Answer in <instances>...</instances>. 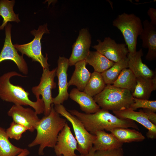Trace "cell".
I'll return each mask as SVG.
<instances>
[{"label": "cell", "instance_id": "f546056e", "mask_svg": "<svg viewBox=\"0 0 156 156\" xmlns=\"http://www.w3.org/2000/svg\"><path fill=\"white\" fill-rule=\"evenodd\" d=\"M134 98V97H133ZM134 103L130 108L134 111L138 108L150 109L154 112L156 111V101L140 99L134 98Z\"/></svg>", "mask_w": 156, "mask_h": 156}, {"label": "cell", "instance_id": "9c48e42d", "mask_svg": "<svg viewBox=\"0 0 156 156\" xmlns=\"http://www.w3.org/2000/svg\"><path fill=\"white\" fill-rule=\"evenodd\" d=\"M12 25L9 23L5 27V38L0 53V63L5 60H11L16 64L19 71L25 75L28 73L27 63L23 55H20L12 44L11 40Z\"/></svg>", "mask_w": 156, "mask_h": 156}, {"label": "cell", "instance_id": "83f0119b", "mask_svg": "<svg viewBox=\"0 0 156 156\" xmlns=\"http://www.w3.org/2000/svg\"><path fill=\"white\" fill-rule=\"evenodd\" d=\"M23 149L12 144L9 140L6 130L0 127V156H16Z\"/></svg>", "mask_w": 156, "mask_h": 156}, {"label": "cell", "instance_id": "8fae6325", "mask_svg": "<svg viewBox=\"0 0 156 156\" xmlns=\"http://www.w3.org/2000/svg\"><path fill=\"white\" fill-rule=\"evenodd\" d=\"M7 114L13 121L25 127L31 132H34L40 119L34 110L22 105H14Z\"/></svg>", "mask_w": 156, "mask_h": 156}, {"label": "cell", "instance_id": "4fadbf2b", "mask_svg": "<svg viewBox=\"0 0 156 156\" xmlns=\"http://www.w3.org/2000/svg\"><path fill=\"white\" fill-rule=\"evenodd\" d=\"M77 141L66 122L58 135L53 148L54 152L57 155L77 156L75 153L77 150Z\"/></svg>", "mask_w": 156, "mask_h": 156}, {"label": "cell", "instance_id": "8992f818", "mask_svg": "<svg viewBox=\"0 0 156 156\" xmlns=\"http://www.w3.org/2000/svg\"><path fill=\"white\" fill-rule=\"evenodd\" d=\"M54 107L57 112L71 123L77 142V150L81 155L87 154L92 147L96 135L88 132L81 122L66 110L62 104L55 105Z\"/></svg>", "mask_w": 156, "mask_h": 156}, {"label": "cell", "instance_id": "7402d4cb", "mask_svg": "<svg viewBox=\"0 0 156 156\" xmlns=\"http://www.w3.org/2000/svg\"><path fill=\"white\" fill-rule=\"evenodd\" d=\"M85 60L87 64L93 68L94 71L101 73L109 68L115 63L96 51H90Z\"/></svg>", "mask_w": 156, "mask_h": 156}, {"label": "cell", "instance_id": "3957f363", "mask_svg": "<svg viewBox=\"0 0 156 156\" xmlns=\"http://www.w3.org/2000/svg\"><path fill=\"white\" fill-rule=\"evenodd\" d=\"M26 77L15 71L4 74L0 77V98L3 100L12 103L14 105L29 106L33 108L38 114L44 113V105L42 99H36L34 102L29 98V93L22 87L12 83L10 80L12 77Z\"/></svg>", "mask_w": 156, "mask_h": 156}, {"label": "cell", "instance_id": "4316f807", "mask_svg": "<svg viewBox=\"0 0 156 156\" xmlns=\"http://www.w3.org/2000/svg\"><path fill=\"white\" fill-rule=\"evenodd\" d=\"M106 85L101 73L94 71L91 73L83 91L93 97L101 92Z\"/></svg>", "mask_w": 156, "mask_h": 156}, {"label": "cell", "instance_id": "836d02e7", "mask_svg": "<svg viewBox=\"0 0 156 156\" xmlns=\"http://www.w3.org/2000/svg\"><path fill=\"white\" fill-rule=\"evenodd\" d=\"M29 151L27 148H24L23 151L16 156H27L30 154Z\"/></svg>", "mask_w": 156, "mask_h": 156}, {"label": "cell", "instance_id": "5bb4252c", "mask_svg": "<svg viewBox=\"0 0 156 156\" xmlns=\"http://www.w3.org/2000/svg\"><path fill=\"white\" fill-rule=\"evenodd\" d=\"M69 66L68 59L60 56L57 60L56 73L58 79V94L53 98V103L54 105L62 104L69 97L67 74Z\"/></svg>", "mask_w": 156, "mask_h": 156}, {"label": "cell", "instance_id": "7c38bea8", "mask_svg": "<svg viewBox=\"0 0 156 156\" xmlns=\"http://www.w3.org/2000/svg\"><path fill=\"white\" fill-rule=\"evenodd\" d=\"M91 43V36L88 29H81L68 59L69 66L74 65L77 62L85 60L90 51Z\"/></svg>", "mask_w": 156, "mask_h": 156}, {"label": "cell", "instance_id": "d6986e66", "mask_svg": "<svg viewBox=\"0 0 156 156\" xmlns=\"http://www.w3.org/2000/svg\"><path fill=\"white\" fill-rule=\"evenodd\" d=\"M69 97L79 105L80 109L85 113L93 114L100 109V107L93 97L77 88H74L71 90Z\"/></svg>", "mask_w": 156, "mask_h": 156}, {"label": "cell", "instance_id": "7a4b0ae2", "mask_svg": "<svg viewBox=\"0 0 156 156\" xmlns=\"http://www.w3.org/2000/svg\"><path fill=\"white\" fill-rule=\"evenodd\" d=\"M51 105L49 115L43 117L38 123L35 130L37 134L34 140L28 145L29 148L39 145L38 154L44 155V150L47 147L53 148L58 135L66 122V119L61 118Z\"/></svg>", "mask_w": 156, "mask_h": 156}, {"label": "cell", "instance_id": "44dd1931", "mask_svg": "<svg viewBox=\"0 0 156 156\" xmlns=\"http://www.w3.org/2000/svg\"><path fill=\"white\" fill-rule=\"evenodd\" d=\"M156 90V76L152 78H136V84L132 93L134 98L148 100L151 92Z\"/></svg>", "mask_w": 156, "mask_h": 156}, {"label": "cell", "instance_id": "d6a6232c", "mask_svg": "<svg viewBox=\"0 0 156 156\" xmlns=\"http://www.w3.org/2000/svg\"><path fill=\"white\" fill-rule=\"evenodd\" d=\"M147 13L151 19L150 23L153 25L156 26V9L153 8H149Z\"/></svg>", "mask_w": 156, "mask_h": 156}, {"label": "cell", "instance_id": "1f68e13d", "mask_svg": "<svg viewBox=\"0 0 156 156\" xmlns=\"http://www.w3.org/2000/svg\"><path fill=\"white\" fill-rule=\"evenodd\" d=\"M142 110L147 116L149 120L156 125V114L155 112L148 109H143Z\"/></svg>", "mask_w": 156, "mask_h": 156}, {"label": "cell", "instance_id": "5b68a950", "mask_svg": "<svg viewBox=\"0 0 156 156\" xmlns=\"http://www.w3.org/2000/svg\"><path fill=\"white\" fill-rule=\"evenodd\" d=\"M112 25L121 31L124 37L129 51L127 55L134 54L137 51L138 37L143 29L140 18L134 14L124 12L118 16Z\"/></svg>", "mask_w": 156, "mask_h": 156}, {"label": "cell", "instance_id": "30bf717a", "mask_svg": "<svg viewBox=\"0 0 156 156\" xmlns=\"http://www.w3.org/2000/svg\"><path fill=\"white\" fill-rule=\"evenodd\" d=\"M97 41L98 44L92 47L108 60L116 62L127 57L129 51L125 44L118 43L109 37L103 41L99 39Z\"/></svg>", "mask_w": 156, "mask_h": 156}, {"label": "cell", "instance_id": "e575fe53", "mask_svg": "<svg viewBox=\"0 0 156 156\" xmlns=\"http://www.w3.org/2000/svg\"><path fill=\"white\" fill-rule=\"evenodd\" d=\"M57 156H61L60 155H57Z\"/></svg>", "mask_w": 156, "mask_h": 156}, {"label": "cell", "instance_id": "4dcf8cb0", "mask_svg": "<svg viewBox=\"0 0 156 156\" xmlns=\"http://www.w3.org/2000/svg\"><path fill=\"white\" fill-rule=\"evenodd\" d=\"M77 156H125L122 148L107 151H94L91 148L89 153L85 155Z\"/></svg>", "mask_w": 156, "mask_h": 156}, {"label": "cell", "instance_id": "f1b7e54d", "mask_svg": "<svg viewBox=\"0 0 156 156\" xmlns=\"http://www.w3.org/2000/svg\"><path fill=\"white\" fill-rule=\"evenodd\" d=\"M27 130L28 129L25 127L13 121L6 130V132L9 138L18 140L21 139L23 133Z\"/></svg>", "mask_w": 156, "mask_h": 156}, {"label": "cell", "instance_id": "cb8c5ba5", "mask_svg": "<svg viewBox=\"0 0 156 156\" xmlns=\"http://www.w3.org/2000/svg\"><path fill=\"white\" fill-rule=\"evenodd\" d=\"M15 3L14 0H0V16L3 18L0 30L3 29L8 22H15L18 23L20 22L18 14H15L13 10Z\"/></svg>", "mask_w": 156, "mask_h": 156}, {"label": "cell", "instance_id": "ffe728a7", "mask_svg": "<svg viewBox=\"0 0 156 156\" xmlns=\"http://www.w3.org/2000/svg\"><path fill=\"white\" fill-rule=\"evenodd\" d=\"M87 64L85 60L75 64V70L68 82V87L75 86L79 91H83L91 74L86 67Z\"/></svg>", "mask_w": 156, "mask_h": 156}, {"label": "cell", "instance_id": "ba28073f", "mask_svg": "<svg viewBox=\"0 0 156 156\" xmlns=\"http://www.w3.org/2000/svg\"><path fill=\"white\" fill-rule=\"evenodd\" d=\"M56 68L50 70L49 69H43L39 84L31 88V91L36 99L42 96L44 105V114L47 116L50 114L53 104L52 90L56 87L54 79L56 75Z\"/></svg>", "mask_w": 156, "mask_h": 156}, {"label": "cell", "instance_id": "484cf974", "mask_svg": "<svg viewBox=\"0 0 156 156\" xmlns=\"http://www.w3.org/2000/svg\"><path fill=\"white\" fill-rule=\"evenodd\" d=\"M128 61L127 57L118 62H115L109 68L101 73L106 85L113 84L122 70L128 68Z\"/></svg>", "mask_w": 156, "mask_h": 156}, {"label": "cell", "instance_id": "d4e9b609", "mask_svg": "<svg viewBox=\"0 0 156 156\" xmlns=\"http://www.w3.org/2000/svg\"><path fill=\"white\" fill-rule=\"evenodd\" d=\"M136 84V77L131 70L126 68L122 70L112 85L118 88L128 90L132 93Z\"/></svg>", "mask_w": 156, "mask_h": 156}, {"label": "cell", "instance_id": "e0dca14e", "mask_svg": "<svg viewBox=\"0 0 156 156\" xmlns=\"http://www.w3.org/2000/svg\"><path fill=\"white\" fill-rule=\"evenodd\" d=\"M94 135L96 138L92 148L94 151H107L122 147L123 144L111 133H107L104 130H99L96 131Z\"/></svg>", "mask_w": 156, "mask_h": 156}, {"label": "cell", "instance_id": "2e32d148", "mask_svg": "<svg viewBox=\"0 0 156 156\" xmlns=\"http://www.w3.org/2000/svg\"><path fill=\"white\" fill-rule=\"evenodd\" d=\"M143 29L140 35L143 48L148 49L146 59L152 61L156 59V26L147 19L143 22Z\"/></svg>", "mask_w": 156, "mask_h": 156}, {"label": "cell", "instance_id": "d590c367", "mask_svg": "<svg viewBox=\"0 0 156 156\" xmlns=\"http://www.w3.org/2000/svg\"></svg>", "mask_w": 156, "mask_h": 156}, {"label": "cell", "instance_id": "603a6c76", "mask_svg": "<svg viewBox=\"0 0 156 156\" xmlns=\"http://www.w3.org/2000/svg\"><path fill=\"white\" fill-rule=\"evenodd\" d=\"M109 131L122 144L141 142L145 138L141 133L135 129L117 128L111 129Z\"/></svg>", "mask_w": 156, "mask_h": 156}, {"label": "cell", "instance_id": "277c9868", "mask_svg": "<svg viewBox=\"0 0 156 156\" xmlns=\"http://www.w3.org/2000/svg\"><path fill=\"white\" fill-rule=\"evenodd\" d=\"M132 93L129 90L106 85L100 93L93 97L101 109L117 111L130 108L134 102Z\"/></svg>", "mask_w": 156, "mask_h": 156}, {"label": "cell", "instance_id": "52a82bcc", "mask_svg": "<svg viewBox=\"0 0 156 156\" xmlns=\"http://www.w3.org/2000/svg\"><path fill=\"white\" fill-rule=\"evenodd\" d=\"M49 31L47 24L40 25L37 30L34 29L31 31V34L34 36L31 42L24 44L14 45L23 55H25L31 58L32 61L39 62L43 69H49L50 65L47 62V54L45 57L42 53L41 40L43 34L49 33Z\"/></svg>", "mask_w": 156, "mask_h": 156}, {"label": "cell", "instance_id": "9a60e30c", "mask_svg": "<svg viewBox=\"0 0 156 156\" xmlns=\"http://www.w3.org/2000/svg\"><path fill=\"white\" fill-rule=\"evenodd\" d=\"M115 115L121 119H129L135 121L142 125L148 130L146 135L151 139L156 138V125L152 123L142 109L136 112L130 108L117 111H113Z\"/></svg>", "mask_w": 156, "mask_h": 156}, {"label": "cell", "instance_id": "ac0fdd59", "mask_svg": "<svg viewBox=\"0 0 156 156\" xmlns=\"http://www.w3.org/2000/svg\"><path fill=\"white\" fill-rule=\"evenodd\" d=\"M143 55L142 49L133 55L127 56L128 66L136 78L139 77L152 78L156 76L155 72L150 69L142 61Z\"/></svg>", "mask_w": 156, "mask_h": 156}, {"label": "cell", "instance_id": "6da1fadb", "mask_svg": "<svg viewBox=\"0 0 156 156\" xmlns=\"http://www.w3.org/2000/svg\"><path fill=\"white\" fill-rule=\"evenodd\" d=\"M68 111L80 120L86 129L93 135L97 131L105 130L109 131L117 128L131 127L139 130L138 125L134 121L119 118L107 110L100 109L92 114L81 113L75 109Z\"/></svg>", "mask_w": 156, "mask_h": 156}]
</instances>
